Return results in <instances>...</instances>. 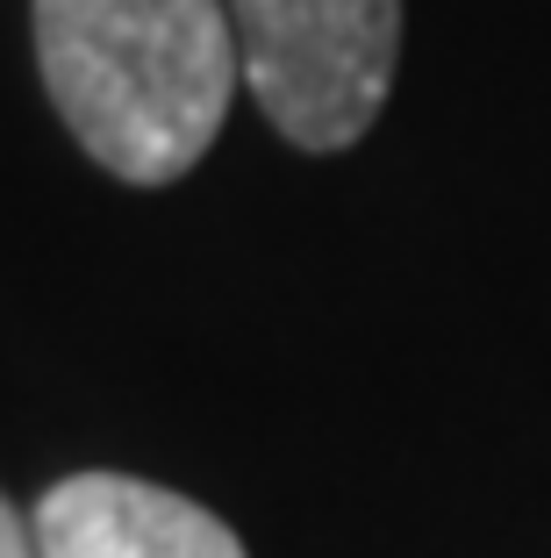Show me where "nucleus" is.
<instances>
[{
    "mask_svg": "<svg viewBox=\"0 0 551 558\" xmlns=\"http://www.w3.org/2000/svg\"><path fill=\"white\" fill-rule=\"evenodd\" d=\"M36 72L80 150L122 186L187 180L243 80L223 0H29Z\"/></svg>",
    "mask_w": 551,
    "mask_h": 558,
    "instance_id": "nucleus-1",
    "label": "nucleus"
},
{
    "mask_svg": "<svg viewBox=\"0 0 551 558\" xmlns=\"http://www.w3.org/2000/svg\"><path fill=\"white\" fill-rule=\"evenodd\" d=\"M243 86L294 150H351L402 65V0H223Z\"/></svg>",
    "mask_w": 551,
    "mask_h": 558,
    "instance_id": "nucleus-2",
    "label": "nucleus"
},
{
    "mask_svg": "<svg viewBox=\"0 0 551 558\" xmlns=\"http://www.w3.org/2000/svg\"><path fill=\"white\" fill-rule=\"evenodd\" d=\"M36 558H251L243 537L136 473H72L29 515Z\"/></svg>",
    "mask_w": 551,
    "mask_h": 558,
    "instance_id": "nucleus-3",
    "label": "nucleus"
},
{
    "mask_svg": "<svg viewBox=\"0 0 551 558\" xmlns=\"http://www.w3.org/2000/svg\"><path fill=\"white\" fill-rule=\"evenodd\" d=\"M0 558H36V537H29V523L15 515L8 494H0Z\"/></svg>",
    "mask_w": 551,
    "mask_h": 558,
    "instance_id": "nucleus-4",
    "label": "nucleus"
}]
</instances>
